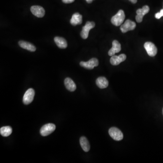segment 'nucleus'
<instances>
[{"mask_svg": "<svg viewBox=\"0 0 163 163\" xmlns=\"http://www.w3.org/2000/svg\"><path fill=\"white\" fill-rule=\"evenodd\" d=\"M95 24L93 22H88L86 23L85 26L83 27L82 30L81 31V36L83 39L88 38L89 34L90 29L93 28L95 27Z\"/></svg>", "mask_w": 163, "mask_h": 163, "instance_id": "obj_4", "label": "nucleus"}, {"mask_svg": "<svg viewBox=\"0 0 163 163\" xmlns=\"http://www.w3.org/2000/svg\"><path fill=\"white\" fill-rule=\"evenodd\" d=\"M19 45L23 49L28 50L31 52H34L36 50V47L29 42L21 40L19 42Z\"/></svg>", "mask_w": 163, "mask_h": 163, "instance_id": "obj_13", "label": "nucleus"}, {"mask_svg": "<svg viewBox=\"0 0 163 163\" xmlns=\"http://www.w3.org/2000/svg\"><path fill=\"white\" fill-rule=\"evenodd\" d=\"M136 27V23L130 20H126L121 27V30L123 33L127 32L130 30H134Z\"/></svg>", "mask_w": 163, "mask_h": 163, "instance_id": "obj_8", "label": "nucleus"}, {"mask_svg": "<svg viewBox=\"0 0 163 163\" xmlns=\"http://www.w3.org/2000/svg\"><path fill=\"white\" fill-rule=\"evenodd\" d=\"M35 95V92L33 88L28 89L24 95L23 102L25 105H28L32 102Z\"/></svg>", "mask_w": 163, "mask_h": 163, "instance_id": "obj_5", "label": "nucleus"}, {"mask_svg": "<svg viewBox=\"0 0 163 163\" xmlns=\"http://www.w3.org/2000/svg\"><path fill=\"white\" fill-rule=\"evenodd\" d=\"M108 132L110 136L115 141H120L123 139V133L116 127H111L109 130Z\"/></svg>", "mask_w": 163, "mask_h": 163, "instance_id": "obj_2", "label": "nucleus"}, {"mask_svg": "<svg viewBox=\"0 0 163 163\" xmlns=\"http://www.w3.org/2000/svg\"><path fill=\"white\" fill-rule=\"evenodd\" d=\"M82 22V16L78 13H75L73 14L70 20L71 24L73 26L81 24Z\"/></svg>", "mask_w": 163, "mask_h": 163, "instance_id": "obj_14", "label": "nucleus"}, {"mask_svg": "<svg viewBox=\"0 0 163 163\" xmlns=\"http://www.w3.org/2000/svg\"><path fill=\"white\" fill-rule=\"evenodd\" d=\"M93 0H86V1L88 3H91L93 2Z\"/></svg>", "mask_w": 163, "mask_h": 163, "instance_id": "obj_23", "label": "nucleus"}, {"mask_svg": "<svg viewBox=\"0 0 163 163\" xmlns=\"http://www.w3.org/2000/svg\"><path fill=\"white\" fill-rule=\"evenodd\" d=\"M98 60L96 58L91 59L88 61H82L80 62L81 66L88 70H93L94 67L98 66Z\"/></svg>", "mask_w": 163, "mask_h": 163, "instance_id": "obj_6", "label": "nucleus"}, {"mask_svg": "<svg viewBox=\"0 0 163 163\" xmlns=\"http://www.w3.org/2000/svg\"><path fill=\"white\" fill-rule=\"evenodd\" d=\"M65 84L67 90L70 92H73L76 89V85L73 80L70 78H67L65 80Z\"/></svg>", "mask_w": 163, "mask_h": 163, "instance_id": "obj_17", "label": "nucleus"}, {"mask_svg": "<svg viewBox=\"0 0 163 163\" xmlns=\"http://www.w3.org/2000/svg\"><path fill=\"white\" fill-rule=\"evenodd\" d=\"M162 17H163V9L160 10L159 12L156 13L155 15V18L157 19H159Z\"/></svg>", "mask_w": 163, "mask_h": 163, "instance_id": "obj_20", "label": "nucleus"}, {"mask_svg": "<svg viewBox=\"0 0 163 163\" xmlns=\"http://www.w3.org/2000/svg\"><path fill=\"white\" fill-rule=\"evenodd\" d=\"M31 12L37 17L42 18L45 15V10L39 6H33L30 8Z\"/></svg>", "mask_w": 163, "mask_h": 163, "instance_id": "obj_10", "label": "nucleus"}, {"mask_svg": "<svg viewBox=\"0 0 163 163\" xmlns=\"http://www.w3.org/2000/svg\"><path fill=\"white\" fill-rule=\"evenodd\" d=\"M126 55L125 54H121L119 56H112L110 59L111 64L112 65H118L126 60Z\"/></svg>", "mask_w": 163, "mask_h": 163, "instance_id": "obj_11", "label": "nucleus"}, {"mask_svg": "<svg viewBox=\"0 0 163 163\" xmlns=\"http://www.w3.org/2000/svg\"><path fill=\"white\" fill-rule=\"evenodd\" d=\"M12 132V129L10 126H3L0 129V133L4 137H7L10 136Z\"/></svg>", "mask_w": 163, "mask_h": 163, "instance_id": "obj_19", "label": "nucleus"}, {"mask_svg": "<svg viewBox=\"0 0 163 163\" xmlns=\"http://www.w3.org/2000/svg\"><path fill=\"white\" fill-rule=\"evenodd\" d=\"M55 124L49 123L42 126L40 130V133L43 136H46L53 133L55 130Z\"/></svg>", "mask_w": 163, "mask_h": 163, "instance_id": "obj_3", "label": "nucleus"}, {"mask_svg": "<svg viewBox=\"0 0 163 163\" xmlns=\"http://www.w3.org/2000/svg\"><path fill=\"white\" fill-rule=\"evenodd\" d=\"M54 41L56 45L61 49H65L67 47V42L64 38L57 36L55 37Z\"/></svg>", "mask_w": 163, "mask_h": 163, "instance_id": "obj_16", "label": "nucleus"}, {"mask_svg": "<svg viewBox=\"0 0 163 163\" xmlns=\"http://www.w3.org/2000/svg\"><path fill=\"white\" fill-rule=\"evenodd\" d=\"M121 50V45L117 40L112 42V47L108 52V55L110 56L114 55L116 53H119Z\"/></svg>", "mask_w": 163, "mask_h": 163, "instance_id": "obj_12", "label": "nucleus"}, {"mask_svg": "<svg viewBox=\"0 0 163 163\" xmlns=\"http://www.w3.org/2000/svg\"><path fill=\"white\" fill-rule=\"evenodd\" d=\"M162 113H163V110H162Z\"/></svg>", "mask_w": 163, "mask_h": 163, "instance_id": "obj_24", "label": "nucleus"}, {"mask_svg": "<svg viewBox=\"0 0 163 163\" xmlns=\"http://www.w3.org/2000/svg\"><path fill=\"white\" fill-rule=\"evenodd\" d=\"M75 0H62V2L65 4H69V3H72Z\"/></svg>", "mask_w": 163, "mask_h": 163, "instance_id": "obj_21", "label": "nucleus"}, {"mask_svg": "<svg viewBox=\"0 0 163 163\" xmlns=\"http://www.w3.org/2000/svg\"><path fill=\"white\" fill-rule=\"evenodd\" d=\"M96 84L100 88L103 89L106 88L108 86V81L106 78L100 77L97 78Z\"/></svg>", "mask_w": 163, "mask_h": 163, "instance_id": "obj_15", "label": "nucleus"}, {"mask_svg": "<svg viewBox=\"0 0 163 163\" xmlns=\"http://www.w3.org/2000/svg\"><path fill=\"white\" fill-rule=\"evenodd\" d=\"M149 11V8L148 6H144L141 9H138L136 11L137 16L136 17V21L137 22H141L144 16L147 14Z\"/></svg>", "mask_w": 163, "mask_h": 163, "instance_id": "obj_9", "label": "nucleus"}, {"mask_svg": "<svg viewBox=\"0 0 163 163\" xmlns=\"http://www.w3.org/2000/svg\"><path fill=\"white\" fill-rule=\"evenodd\" d=\"M80 144L84 152H89L90 149V144L87 138L84 136L81 137L80 139Z\"/></svg>", "mask_w": 163, "mask_h": 163, "instance_id": "obj_18", "label": "nucleus"}, {"mask_svg": "<svg viewBox=\"0 0 163 163\" xmlns=\"http://www.w3.org/2000/svg\"><path fill=\"white\" fill-rule=\"evenodd\" d=\"M144 47L149 56L154 57L157 53V49L152 42H146L144 44Z\"/></svg>", "mask_w": 163, "mask_h": 163, "instance_id": "obj_7", "label": "nucleus"}, {"mask_svg": "<svg viewBox=\"0 0 163 163\" xmlns=\"http://www.w3.org/2000/svg\"><path fill=\"white\" fill-rule=\"evenodd\" d=\"M129 1H131V2H132L133 4H135L136 3L137 1V0H129Z\"/></svg>", "mask_w": 163, "mask_h": 163, "instance_id": "obj_22", "label": "nucleus"}, {"mask_svg": "<svg viewBox=\"0 0 163 163\" xmlns=\"http://www.w3.org/2000/svg\"><path fill=\"white\" fill-rule=\"evenodd\" d=\"M125 19V15L124 11L119 10L118 12L114 16L112 17L111 22L114 26L118 27L122 24Z\"/></svg>", "mask_w": 163, "mask_h": 163, "instance_id": "obj_1", "label": "nucleus"}]
</instances>
